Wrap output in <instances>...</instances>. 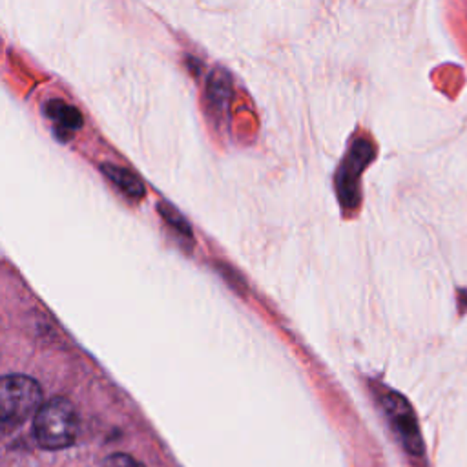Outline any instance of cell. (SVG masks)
I'll return each mask as SVG.
<instances>
[{
    "instance_id": "6da1fadb",
    "label": "cell",
    "mask_w": 467,
    "mask_h": 467,
    "mask_svg": "<svg viewBox=\"0 0 467 467\" xmlns=\"http://www.w3.org/2000/svg\"><path fill=\"white\" fill-rule=\"evenodd\" d=\"M78 412L73 401L57 396L36 409L33 432L42 449L58 451L75 443L78 436Z\"/></svg>"
},
{
    "instance_id": "7a4b0ae2",
    "label": "cell",
    "mask_w": 467,
    "mask_h": 467,
    "mask_svg": "<svg viewBox=\"0 0 467 467\" xmlns=\"http://www.w3.org/2000/svg\"><path fill=\"white\" fill-rule=\"evenodd\" d=\"M42 405L38 381L24 374L0 376V425L15 427Z\"/></svg>"
},
{
    "instance_id": "3957f363",
    "label": "cell",
    "mask_w": 467,
    "mask_h": 467,
    "mask_svg": "<svg viewBox=\"0 0 467 467\" xmlns=\"http://www.w3.org/2000/svg\"><path fill=\"white\" fill-rule=\"evenodd\" d=\"M374 157V144L367 139H356L343 159L337 175L336 188L343 206L354 208L359 201V175Z\"/></svg>"
},
{
    "instance_id": "277c9868",
    "label": "cell",
    "mask_w": 467,
    "mask_h": 467,
    "mask_svg": "<svg viewBox=\"0 0 467 467\" xmlns=\"http://www.w3.org/2000/svg\"><path fill=\"white\" fill-rule=\"evenodd\" d=\"M385 414L390 420L392 429L398 432L403 447L414 454L420 456L423 452V440L420 434V425L416 420V414L410 407V403L398 392L389 390L387 394H383L381 398Z\"/></svg>"
},
{
    "instance_id": "5b68a950",
    "label": "cell",
    "mask_w": 467,
    "mask_h": 467,
    "mask_svg": "<svg viewBox=\"0 0 467 467\" xmlns=\"http://www.w3.org/2000/svg\"><path fill=\"white\" fill-rule=\"evenodd\" d=\"M232 78L223 67H215L206 80V106L215 119H221L230 104Z\"/></svg>"
},
{
    "instance_id": "8992f818",
    "label": "cell",
    "mask_w": 467,
    "mask_h": 467,
    "mask_svg": "<svg viewBox=\"0 0 467 467\" xmlns=\"http://www.w3.org/2000/svg\"><path fill=\"white\" fill-rule=\"evenodd\" d=\"M100 170L126 197H130L133 201H139L144 197L146 188H144L142 181L131 170L117 166V164H109V162H104L100 166Z\"/></svg>"
},
{
    "instance_id": "52a82bcc",
    "label": "cell",
    "mask_w": 467,
    "mask_h": 467,
    "mask_svg": "<svg viewBox=\"0 0 467 467\" xmlns=\"http://www.w3.org/2000/svg\"><path fill=\"white\" fill-rule=\"evenodd\" d=\"M44 109H46V115L62 130L75 131V130H80L84 124L80 111L64 100L53 99L46 104Z\"/></svg>"
},
{
    "instance_id": "ba28073f",
    "label": "cell",
    "mask_w": 467,
    "mask_h": 467,
    "mask_svg": "<svg viewBox=\"0 0 467 467\" xmlns=\"http://www.w3.org/2000/svg\"><path fill=\"white\" fill-rule=\"evenodd\" d=\"M159 213L162 215V219L171 226L175 228L179 234H184V235H192V230H190V224L186 223V219L170 204L166 202H161L159 204Z\"/></svg>"
}]
</instances>
